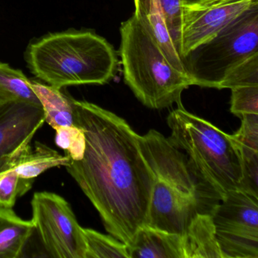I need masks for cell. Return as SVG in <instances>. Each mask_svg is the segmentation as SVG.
I'll use <instances>...</instances> for the list:
<instances>
[{
    "label": "cell",
    "instance_id": "19",
    "mask_svg": "<svg viewBox=\"0 0 258 258\" xmlns=\"http://www.w3.org/2000/svg\"><path fill=\"white\" fill-rule=\"evenodd\" d=\"M0 89L14 96L17 100L23 101L41 107L38 98L34 93L28 79L19 69L10 67L0 61Z\"/></svg>",
    "mask_w": 258,
    "mask_h": 258
},
{
    "label": "cell",
    "instance_id": "1",
    "mask_svg": "<svg viewBox=\"0 0 258 258\" xmlns=\"http://www.w3.org/2000/svg\"><path fill=\"white\" fill-rule=\"evenodd\" d=\"M76 126L86 147L68 173L99 212L110 235L132 245L145 225L155 178L142 154L137 134L117 114L96 104L73 99Z\"/></svg>",
    "mask_w": 258,
    "mask_h": 258
},
{
    "label": "cell",
    "instance_id": "23",
    "mask_svg": "<svg viewBox=\"0 0 258 258\" xmlns=\"http://www.w3.org/2000/svg\"><path fill=\"white\" fill-rule=\"evenodd\" d=\"M230 111L237 117L258 114V85L231 89Z\"/></svg>",
    "mask_w": 258,
    "mask_h": 258
},
{
    "label": "cell",
    "instance_id": "24",
    "mask_svg": "<svg viewBox=\"0 0 258 258\" xmlns=\"http://www.w3.org/2000/svg\"><path fill=\"white\" fill-rule=\"evenodd\" d=\"M26 193L19 175L13 171L0 178V207L13 208L17 198Z\"/></svg>",
    "mask_w": 258,
    "mask_h": 258
},
{
    "label": "cell",
    "instance_id": "12",
    "mask_svg": "<svg viewBox=\"0 0 258 258\" xmlns=\"http://www.w3.org/2000/svg\"><path fill=\"white\" fill-rule=\"evenodd\" d=\"M70 161L68 155H61L43 143H36L34 150L30 146L12 164L7 172L12 170L17 173L28 192L37 176L49 169L66 167Z\"/></svg>",
    "mask_w": 258,
    "mask_h": 258
},
{
    "label": "cell",
    "instance_id": "20",
    "mask_svg": "<svg viewBox=\"0 0 258 258\" xmlns=\"http://www.w3.org/2000/svg\"><path fill=\"white\" fill-rule=\"evenodd\" d=\"M254 85H258V53L232 68L220 83L219 90Z\"/></svg>",
    "mask_w": 258,
    "mask_h": 258
},
{
    "label": "cell",
    "instance_id": "14",
    "mask_svg": "<svg viewBox=\"0 0 258 258\" xmlns=\"http://www.w3.org/2000/svg\"><path fill=\"white\" fill-rule=\"evenodd\" d=\"M130 258H184L181 235L143 225L128 248Z\"/></svg>",
    "mask_w": 258,
    "mask_h": 258
},
{
    "label": "cell",
    "instance_id": "16",
    "mask_svg": "<svg viewBox=\"0 0 258 258\" xmlns=\"http://www.w3.org/2000/svg\"><path fill=\"white\" fill-rule=\"evenodd\" d=\"M34 232L31 220L21 218L13 208L0 207V258H19Z\"/></svg>",
    "mask_w": 258,
    "mask_h": 258
},
{
    "label": "cell",
    "instance_id": "18",
    "mask_svg": "<svg viewBox=\"0 0 258 258\" xmlns=\"http://www.w3.org/2000/svg\"><path fill=\"white\" fill-rule=\"evenodd\" d=\"M86 258H130L127 246L112 235H104L94 229L83 228Z\"/></svg>",
    "mask_w": 258,
    "mask_h": 258
},
{
    "label": "cell",
    "instance_id": "2",
    "mask_svg": "<svg viewBox=\"0 0 258 258\" xmlns=\"http://www.w3.org/2000/svg\"><path fill=\"white\" fill-rule=\"evenodd\" d=\"M25 58L36 78L58 90L104 85L118 71L114 46L90 30L72 28L46 34L28 45Z\"/></svg>",
    "mask_w": 258,
    "mask_h": 258
},
{
    "label": "cell",
    "instance_id": "21",
    "mask_svg": "<svg viewBox=\"0 0 258 258\" xmlns=\"http://www.w3.org/2000/svg\"><path fill=\"white\" fill-rule=\"evenodd\" d=\"M55 144L63 149L64 155L72 161H80L84 157L86 138L84 131L78 126L55 127Z\"/></svg>",
    "mask_w": 258,
    "mask_h": 258
},
{
    "label": "cell",
    "instance_id": "3",
    "mask_svg": "<svg viewBox=\"0 0 258 258\" xmlns=\"http://www.w3.org/2000/svg\"><path fill=\"white\" fill-rule=\"evenodd\" d=\"M167 124L170 143L185 152L201 180L220 200L242 190L241 155L232 136L188 112L181 101L169 114Z\"/></svg>",
    "mask_w": 258,
    "mask_h": 258
},
{
    "label": "cell",
    "instance_id": "15",
    "mask_svg": "<svg viewBox=\"0 0 258 258\" xmlns=\"http://www.w3.org/2000/svg\"><path fill=\"white\" fill-rule=\"evenodd\" d=\"M184 258H222L210 213H199L181 236Z\"/></svg>",
    "mask_w": 258,
    "mask_h": 258
},
{
    "label": "cell",
    "instance_id": "7",
    "mask_svg": "<svg viewBox=\"0 0 258 258\" xmlns=\"http://www.w3.org/2000/svg\"><path fill=\"white\" fill-rule=\"evenodd\" d=\"M211 211L222 258H258V198L238 190Z\"/></svg>",
    "mask_w": 258,
    "mask_h": 258
},
{
    "label": "cell",
    "instance_id": "17",
    "mask_svg": "<svg viewBox=\"0 0 258 258\" xmlns=\"http://www.w3.org/2000/svg\"><path fill=\"white\" fill-rule=\"evenodd\" d=\"M31 85L44 113L45 122L53 129L61 126H76L73 98L47 84L31 81Z\"/></svg>",
    "mask_w": 258,
    "mask_h": 258
},
{
    "label": "cell",
    "instance_id": "10",
    "mask_svg": "<svg viewBox=\"0 0 258 258\" xmlns=\"http://www.w3.org/2000/svg\"><path fill=\"white\" fill-rule=\"evenodd\" d=\"M199 213L210 212L197 198L155 179L145 225L182 236Z\"/></svg>",
    "mask_w": 258,
    "mask_h": 258
},
{
    "label": "cell",
    "instance_id": "22",
    "mask_svg": "<svg viewBox=\"0 0 258 258\" xmlns=\"http://www.w3.org/2000/svg\"><path fill=\"white\" fill-rule=\"evenodd\" d=\"M169 35L179 55L183 25L184 0H160Z\"/></svg>",
    "mask_w": 258,
    "mask_h": 258
},
{
    "label": "cell",
    "instance_id": "8",
    "mask_svg": "<svg viewBox=\"0 0 258 258\" xmlns=\"http://www.w3.org/2000/svg\"><path fill=\"white\" fill-rule=\"evenodd\" d=\"M138 140L142 154L155 179L197 198L211 213L214 207L210 204L211 201L218 198L201 180L186 155L155 130H150L143 136L139 135Z\"/></svg>",
    "mask_w": 258,
    "mask_h": 258
},
{
    "label": "cell",
    "instance_id": "5",
    "mask_svg": "<svg viewBox=\"0 0 258 258\" xmlns=\"http://www.w3.org/2000/svg\"><path fill=\"white\" fill-rule=\"evenodd\" d=\"M258 53V4L181 58L193 86L218 89L234 66Z\"/></svg>",
    "mask_w": 258,
    "mask_h": 258
},
{
    "label": "cell",
    "instance_id": "4",
    "mask_svg": "<svg viewBox=\"0 0 258 258\" xmlns=\"http://www.w3.org/2000/svg\"><path fill=\"white\" fill-rule=\"evenodd\" d=\"M120 61L124 83L147 108L164 109L181 101L193 86L186 74L175 69L151 34L133 15L120 28Z\"/></svg>",
    "mask_w": 258,
    "mask_h": 258
},
{
    "label": "cell",
    "instance_id": "6",
    "mask_svg": "<svg viewBox=\"0 0 258 258\" xmlns=\"http://www.w3.org/2000/svg\"><path fill=\"white\" fill-rule=\"evenodd\" d=\"M34 231L48 253L55 258H86L83 227L70 204L59 195L34 193L31 201Z\"/></svg>",
    "mask_w": 258,
    "mask_h": 258
},
{
    "label": "cell",
    "instance_id": "9",
    "mask_svg": "<svg viewBox=\"0 0 258 258\" xmlns=\"http://www.w3.org/2000/svg\"><path fill=\"white\" fill-rule=\"evenodd\" d=\"M44 123L42 107L14 99L0 108V176L31 146Z\"/></svg>",
    "mask_w": 258,
    "mask_h": 258
},
{
    "label": "cell",
    "instance_id": "11",
    "mask_svg": "<svg viewBox=\"0 0 258 258\" xmlns=\"http://www.w3.org/2000/svg\"><path fill=\"white\" fill-rule=\"evenodd\" d=\"M258 0H238L202 10H189L184 6L183 25L179 56L182 58L197 46L215 37Z\"/></svg>",
    "mask_w": 258,
    "mask_h": 258
},
{
    "label": "cell",
    "instance_id": "25",
    "mask_svg": "<svg viewBox=\"0 0 258 258\" xmlns=\"http://www.w3.org/2000/svg\"><path fill=\"white\" fill-rule=\"evenodd\" d=\"M238 0H184L185 8L189 10H202L209 7L223 5L229 3L235 2Z\"/></svg>",
    "mask_w": 258,
    "mask_h": 258
},
{
    "label": "cell",
    "instance_id": "13",
    "mask_svg": "<svg viewBox=\"0 0 258 258\" xmlns=\"http://www.w3.org/2000/svg\"><path fill=\"white\" fill-rule=\"evenodd\" d=\"M134 16L151 34L169 62L185 73L183 64L169 35L160 0H134Z\"/></svg>",
    "mask_w": 258,
    "mask_h": 258
},
{
    "label": "cell",
    "instance_id": "26",
    "mask_svg": "<svg viewBox=\"0 0 258 258\" xmlns=\"http://www.w3.org/2000/svg\"><path fill=\"white\" fill-rule=\"evenodd\" d=\"M14 96L0 89V108L9 101L14 100Z\"/></svg>",
    "mask_w": 258,
    "mask_h": 258
}]
</instances>
